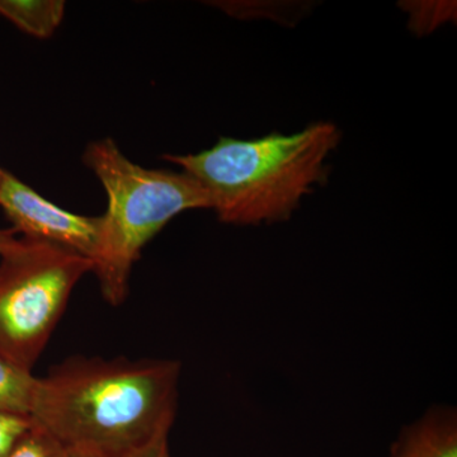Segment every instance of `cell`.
<instances>
[{
	"label": "cell",
	"instance_id": "52a82bcc",
	"mask_svg": "<svg viewBox=\"0 0 457 457\" xmlns=\"http://www.w3.org/2000/svg\"><path fill=\"white\" fill-rule=\"evenodd\" d=\"M64 14L62 0H0V16L33 37H51Z\"/></svg>",
	"mask_w": 457,
	"mask_h": 457
},
{
	"label": "cell",
	"instance_id": "5bb4252c",
	"mask_svg": "<svg viewBox=\"0 0 457 457\" xmlns=\"http://www.w3.org/2000/svg\"><path fill=\"white\" fill-rule=\"evenodd\" d=\"M3 170H3V168H0V179H2Z\"/></svg>",
	"mask_w": 457,
	"mask_h": 457
},
{
	"label": "cell",
	"instance_id": "3957f363",
	"mask_svg": "<svg viewBox=\"0 0 457 457\" xmlns=\"http://www.w3.org/2000/svg\"><path fill=\"white\" fill-rule=\"evenodd\" d=\"M83 162L107 195L92 273L104 299L119 306L128 297L132 267L144 246L179 213L210 210V200L188 174L140 167L110 137L89 144Z\"/></svg>",
	"mask_w": 457,
	"mask_h": 457
},
{
	"label": "cell",
	"instance_id": "6da1fadb",
	"mask_svg": "<svg viewBox=\"0 0 457 457\" xmlns=\"http://www.w3.org/2000/svg\"><path fill=\"white\" fill-rule=\"evenodd\" d=\"M179 376V361L71 357L37 378L29 418L66 451L131 457L168 438Z\"/></svg>",
	"mask_w": 457,
	"mask_h": 457
},
{
	"label": "cell",
	"instance_id": "30bf717a",
	"mask_svg": "<svg viewBox=\"0 0 457 457\" xmlns=\"http://www.w3.org/2000/svg\"><path fill=\"white\" fill-rule=\"evenodd\" d=\"M31 426L32 420L29 416L0 413V457H8Z\"/></svg>",
	"mask_w": 457,
	"mask_h": 457
},
{
	"label": "cell",
	"instance_id": "ba28073f",
	"mask_svg": "<svg viewBox=\"0 0 457 457\" xmlns=\"http://www.w3.org/2000/svg\"><path fill=\"white\" fill-rule=\"evenodd\" d=\"M37 378L0 356V413L29 416Z\"/></svg>",
	"mask_w": 457,
	"mask_h": 457
},
{
	"label": "cell",
	"instance_id": "9c48e42d",
	"mask_svg": "<svg viewBox=\"0 0 457 457\" xmlns=\"http://www.w3.org/2000/svg\"><path fill=\"white\" fill-rule=\"evenodd\" d=\"M8 457H65V450L44 429L32 423Z\"/></svg>",
	"mask_w": 457,
	"mask_h": 457
},
{
	"label": "cell",
	"instance_id": "277c9868",
	"mask_svg": "<svg viewBox=\"0 0 457 457\" xmlns=\"http://www.w3.org/2000/svg\"><path fill=\"white\" fill-rule=\"evenodd\" d=\"M93 262L21 237L0 255V356L32 372Z\"/></svg>",
	"mask_w": 457,
	"mask_h": 457
},
{
	"label": "cell",
	"instance_id": "8992f818",
	"mask_svg": "<svg viewBox=\"0 0 457 457\" xmlns=\"http://www.w3.org/2000/svg\"><path fill=\"white\" fill-rule=\"evenodd\" d=\"M390 457H457V413L435 405L400 432Z\"/></svg>",
	"mask_w": 457,
	"mask_h": 457
},
{
	"label": "cell",
	"instance_id": "7c38bea8",
	"mask_svg": "<svg viewBox=\"0 0 457 457\" xmlns=\"http://www.w3.org/2000/svg\"><path fill=\"white\" fill-rule=\"evenodd\" d=\"M17 239V233L13 228H0V255L4 253Z\"/></svg>",
	"mask_w": 457,
	"mask_h": 457
},
{
	"label": "cell",
	"instance_id": "5b68a950",
	"mask_svg": "<svg viewBox=\"0 0 457 457\" xmlns=\"http://www.w3.org/2000/svg\"><path fill=\"white\" fill-rule=\"evenodd\" d=\"M0 207L17 234L51 243L93 262L101 237V216L78 215L50 203L8 170L0 179Z\"/></svg>",
	"mask_w": 457,
	"mask_h": 457
},
{
	"label": "cell",
	"instance_id": "7a4b0ae2",
	"mask_svg": "<svg viewBox=\"0 0 457 457\" xmlns=\"http://www.w3.org/2000/svg\"><path fill=\"white\" fill-rule=\"evenodd\" d=\"M341 141L330 122L291 135L260 139L220 137L210 149L165 155L206 192L210 210L230 225H270L288 220L303 196L328 179L327 161Z\"/></svg>",
	"mask_w": 457,
	"mask_h": 457
},
{
	"label": "cell",
	"instance_id": "4fadbf2b",
	"mask_svg": "<svg viewBox=\"0 0 457 457\" xmlns=\"http://www.w3.org/2000/svg\"><path fill=\"white\" fill-rule=\"evenodd\" d=\"M65 457H104L96 453H83V451H66Z\"/></svg>",
	"mask_w": 457,
	"mask_h": 457
},
{
	"label": "cell",
	"instance_id": "8fae6325",
	"mask_svg": "<svg viewBox=\"0 0 457 457\" xmlns=\"http://www.w3.org/2000/svg\"><path fill=\"white\" fill-rule=\"evenodd\" d=\"M131 457H170V450H168V438L155 442L152 446L141 450L140 453H135Z\"/></svg>",
	"mask_w": 457,
	"mask_h": 457
}]
</instances>
